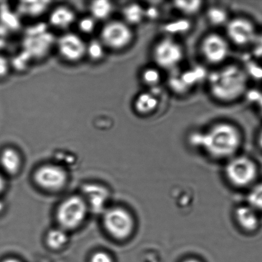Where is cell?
<instances>
[{
  "instance_id": "6da1fadb",
  "label": "cell",
  "mask_w": 262,
  "mask_h": 262,
  "mask_svg": "<svg viewBox=\"0 0 262 262\" xmlns=\"http://www.w3.org/2000/svg\"><path fill=\"white\" fill-rule=\"evenodd\" d=\"M192 145L204 149L216 158L233 155L241 145L240 131L233 124L220 122L213 125L206 132H195L190 136Z\"/></svg>"
},
{
  "instance_id": "7a4b0ae2",
  "label": "cell",
  "mask_w": 262,
  "mask_h": 262,
  "mask_svg": "<svg viewBox=\"0 0 262 262\" xmlns=\"http://www.w3.org/2000/svg\"><path fill=\"white\" fill-rule=\"evenodd\" d=\"M248 74L239 66L228 65L212 72L209 77V88L214 98L231 102L242 97L247 91Z\"/></svg>"
},
{
  "instance_id": "3957f363",
  "label": "cell",
  "mask_w": 262,
  "mask_h": 262,
  "mask_svg": "<svg viewBox=\"0 0 262 262\" xmlns=\"http://www.w3.org/2000/svg\"><path fill=\"white\" fill-rule=\"evenodd\" d=\"M90 212L85 200L81 195H72L58 205L56 212L58 227L68 231L81 227Z\"/></svg>"
},
{
  "instance_id": "277c9868",
  "label": "cell",
  "mask_w": 262,
  "mask_h": 262,
  "mask_svg": "<svg viewBox=\"0 0 262 262\" xmlns=\"http://www.w3.org/2000/svg\"><path fill=\"white\" fill-rule=\"evenodd\" d=\"M102 223L107 234L118 241L126 239L135 227L132 215L121 207L107 208L102 213Z\"/></svg>"
},
{
  "instance_id": "5b68a950",
  "label": "cell",
  "mask_w": 262,
  "mask_h": 262,
  "mask_svg": "<svg viewBox=\"0 0 262 262\" xmlns=\"http://www.w3.org/2000/svg\"><path fill=\"white\" fill-rule=\"evenodd\" d=\"M133 37L130 26L120 20H113L102 28L99 39L106 49L120 51L130 45Z\"/></svg>"
},
{
  "instance_id": "8992f818",
  "label": "cell",
  "mask_w": 262,
  "mask_h": 262,
  "mask_svg": "<svg viewBox=\"0 0 262 262\" xmlns=\"http://www.w3.org/2000/svg\"><path fill=\"white\" fill-rule=\"evenodd\" d=\"M68 179L66 168L58 163L43 164L33 174L35 184L40 188L50 192L62 189L68 183Z\"/></svg>"
},
{
  "instance_id": "52a82bcc",
  "label": "cell",
  "mask_w": 262,
  "mask_h": 262,
  "mask_svg": "<svg viewBox=\"0 0 262 262\" xmlns=\"http://www.w3.org/2000/svg\"><path fill=\"white\" fill-rule=\"evenodd\" d=\"M152 55L154 61L159 68L169 70L181 62L184 50L177 41L167 37L156 43Z\"/></svg>"
},
{
  "instance_id": "ba28073f",
  "label": "cell",
  "mask_w": 262,
  "mask_h": 262,
  "mask_svg": "<svg viewBox=\"0 0 262 262\" xmlns=\"http://www.w3.org/2000/svg\"><path fill=\"white\" fill-rule=\"evenodd\" d=\"M226 174L233 184L243 187L254 181L257 174V168L250 159L246 157H237L228 163Z\"/></svg>"
},
{
  "instance_id": "9c48e42d",
  "label": "cell",
  "mask_w": 262,
  "mask_h": 262,
  "mask_svg": "<svg viewBox=\"0 0 262 262\" xmlns=\"http://www.w3.org/2000/svg\"><path fill=\"white\" fill-rule=\"evenodd\" d=\"M227 33L232 42L241 47L253 45L258 34L255 25L245 17H237L228 21Z\"/></svg>"
},
{
  "instance_id": "30bf717a",
  "label": "cell",
  "mask_w": 262,
  "mask_h": 262,
  "mask_svg": "<svg viewBox=\"0 0 262 262\" xmlns=\"http://www.w3.org/2000/svg\"><path fill=\"white\" fill-rule=\"evenodd\" d=\"M59 55L68 62H78L86 55V43L74 33H66L56 42Z\"/></svg>"
},
{
  "instance_id": "8fae6325",
  "label": "cell",
  "mask_w": 262,
  "mask_h": 262,
  "mask_svg": "<svg viewBox=\"0 0 262 262\" xmlns=\"http://www.w3.org/2000/svg\"><path fill=\"white\" fill-rule=\"evenodd\" d=\"M82 197L85 200L90 212L102 214L107 208L111 194L106 186L96 182H89L82 186Z\"/></svg>"
},
{
  "instance_id": "7c38bea8",
  "label": "cell",
  "mask_w": 262,
  "mask_h": 262,
  "mask_svg": "<svg viewBox=\"0 0 262 262\" xmlns=\"http://www.w3.org/2000/svg\"><path fill=\"white\" fill-rule=\"evenodd\" d=\"M229 46L222 35L210 33L204 38L201 43V52L208 62L217 64L223 62L229 54Z\"/></svg>"
},
{
  "instance_id": "4fadbf2b",
  "label": "cell",
  "mask_w": 262,
  "mask_h": 262,
  "mask_svg": "<svg viewBox=\"0 0 262 262\" xmlns=\"http://www.w3.org/2000/svg\"><path fill=\"white\" fill-rule=\"evenodd\" d=\"M76 20V14L73 10L67 6H59L51 12L49 21L53 27L66 30Z\"/></svg>"
},
{
  "instance_id": "5bb4252c",
  "label": "cell",
  "mask_w": 262,
  "mask_h": 262,
  "mask_svg": "<svg viewBox=\"0 0 262 262\" xmlns=\"http://www.w3.org/2000/svg\"><path fill=\"white\" fill-rule=\"evenodd\" d=\"M22 164L21 156L15 148L7 147L0 154V166L5 173L10 176L19 173Z\"/></svg>"
},
{
  "instance_id": "9a60e30c",
  "label": "cell",
  "mask_w": 262,
  "mask_h": 262,
  "mask_svg": "<svg viewBox=\"0 0 262 262\" xmlns=\"http://www.w3.org/2000/svg\"><path fill=\"white\" fill-rule=\"evenodd\" d=\"M256 212L250 205L238 207L236 210V220L244 230L253 232L257 229L259 219Z\"/></svg>"
},
{
  "instance_id": "2e32d148",
  "label": "cell",
  "mask_w": 262,
  "mask_h": 262,
  "mask_svg": "<svg viewBox=\"0 0 262 262\" xmlns=\"http://www.w3.org/2000/svg\"><path fill=\"white\" fill-rule=\"evenodd\" d=\"M158 104V99L155 94L151 92H143L136 97L134 109L138 114L146 115L155 111Z\"/></svg>"
},
{
  "instance_id": "e0dca14e",
  "label": "cell",
  "mask_w": 262,
  "mask_h": 262,
  "mask_svg": "<svg viewBox=\"0 0 262 262\" xmlns=\"http://www.w3.org/2000/svg\"><path fill=\"white\" fill-rule=\"evenodd\" d=\"M46 243L52 251L61 250L66 247L69 243V236L68 231L57 227L49 230L46 235Z\"/></svg>"
},
{
  "instance_id": "ac0fdd59",
  "label": "cell",
  "mask_w": 262,
  "mask_h": 262,
  "mask_svg": "<svg viewBox=\"0 0 262 262\" xmlns=\"http://www.w3.org/2000/svg\"><path fill=\"white\" fill-rule=\"evenodd\" d=\"M124 21L129 26L140 24L145 17V9L138 4H130L122 10Z\"/></svg>"
},
{
  "instance_id": "d6986e66",
  "label": "cell",
  "mask_w": 262,
  "mask_h": 262,
  "mask_svg": "<svg viewBox=\"0 0 262 262\" xmlns=\"http://www.w3.org/2000/svg\"><path fill=\"white\" fill-rule=\"evenodd\" d=\"M89 9L91 16L97 21L108 19L114 11V6L110 2L99 0L91 2Z\"/></svg>"
},
{
  "instance_id": "ffe728a7",
  "label": "cell",
  "mask_w": 262,
  "mask_h": 262,
  "mask_svg": "<svg viewBox=\"0 0 262 262\" xmlns=\"http://www.w3.org/2000/svg\"><path fill=\"white\" fill-rule=\"evenodd\" d=\"M106 49L101 40L92 39L86 43V55L92 61H101L104 58Z\"/></svg>"
},
{
  "instance_id": "44dd1931",
  "label": "cell",
  "mask_w": 262,
  "mask_h": 262,
  "mask_svg": "<svg viewBox=\"0 0 262 262\" xmlns=\"http://www.w3.org/2000/svg\"><path fill=\"white\" fill-rule=\"evenodd\" d=\"M207 17L209 23L215 27H221L228 22L227 12L223 8L213 7L208 10Z\"/></svg>"
},
{
  "instance_id": "7402d4cb",
  "label": "cell",
  "mask_w": 262,
  "mask_h": 262,
  "mask_svg": "<svg viewBox=\"0 0 262 262\" xmlns=\"http://www.w3.org/2000/svg\"><path fill=\"white\" fill-rule=\"evenodd\" d=\"M173 6L180 12L186 15L197 14L202 7L200 1H176L173 2Z\"/></svg>"
},
{
  "instance_id": "603a6c76",
  "label": "cell",
  "mask_w": 262,
  "mask_h": 262,
  "mask_svg": "<svg viewBox=\"0 0 262 262\" xmlns=\"http://www.w3.org/2000/svg\"><path fill=\"white\" fill-rule=\"evenodd\" d=\"M141 79L146 85L155 88L160 83V72L155 68L145 69L141 73Z\"/></svg>"
},
{
  "instance_id": "cb8c5ba5",
  "label": "cell",
  "mask_w": 262,
  "mask_h": 262,
  "mask_svg": "<svg viewBox=\"0 0 262 262\" xmlns=\"http://www.w3.org/2000/svg\"><path fill=\"white\" fill-rule=\"evenodd\" d=\"M48 2H25L24 5H22L21 10L26 14L30 16H37V15L42 14L47 7Z\"/></svg>"
},
{
  "instance_id": "d4e9b609",
  "label": "cell",
  "mask_w": 262,
  "mask_h": 262,
  "mask_svg": "<svg viewBox=\"0 0 262 262\" xmlns=\"http://www.w3.org/2000/svg\"><path fill=\"white\" fill-rule=\"evenodd\" d=\"M248 202L256 211H262V183L251 189L248 195Z\"/></svg>"
},
{
  "instance_id": "484cf974",
  "label": "cell",
  "mask_w": 262,
  "mask_h": 262,
  "mask_svg": "<svg viewBox=\"0 0 262 262\" xmlns=\"http://www.w3.org/2000/svg\"><path fill=\"white\" fill-rule=\"evenodd\" d=\"M96 23L97 20L91 15L84 17L78 20V29L84 34H90L96 29Z\"/></svg>"
},
{
  "instance_id": "4316f807",
  "label": "cell",
  "mask_w": 262,
  "mask_h": 262,
  "mask_svg": "<svg viewBox=\"0 0 262 262\" xmlns=\"http://www.w3.org/2000/svg\"><path fill=\"white\" fill-rule=\"evenodd\" d=\"M190 24L186 20H177L166 25L165 30L169 33H181L189 30Z\"/></svg>"
},
{
  "instance_id": "83f0119b",
  "label": "cell",
  "mask_w": 262,
  "mask_h": 262,
  "mask_svg": "<svg viewBox=\"0 0 262 262\" xmlns=\"http://www.w3.org/2000/svg\"><path fill=\"white\" fill-rule=\"evenodd\" d=\"M11 61L4 54L0 53V80L7 78L11 70Z\"/></svg>"
},
{
  "instance_id": "f1b7e54d",
  "label": "cell",
  "mask_w": 262,
  "mask_h": 262,
  "mask_svg": "<svg viewBox=\"0 0 262 262\" xmlns=\"http://www.w3.org/2000/svg\"><path fill=\"white\" fill-rule=\"evenodd\" d=\"M89 262H115L111 254L105 251H97L90 257Z\"/></svg>"
},
{
  "instance_id": "f546056e",
  "label": "cell",
  "mask_w": 262,
  "mask_h": 262,
  "mask_svg": "<svg viewBox=\"0 0 262 262\" xmlns=\"http://www.w3.org/2000/svg\"><path fill=\"white\" fill-rule=\"evenodd\" d=\"M248 98L256 104L262 117V92L258 91H251L248 94Z\"/></svg>"
},
{
  "instance_id": "4dcf8cb0",
  "label": "cell",
  "mask_w": 262,
  "mask_h": 262,
  "mask_svg": "<svg viewBox=\"0 0 262 262\" xmlns=\"http://www.w3.org/2000/svg\"><path fill=\"white\" fill-rule=\"evenodd\" d=\"M253 46L254 55L262 60V32L258 33Z\"/></svg>"
},
{
  "instance_id": "1f68e13d",
  "label": "cell",
  "mask_w": 262,
  "mask_h": 262,
  "mask_svg": "<svg viewBox=\"0 0 262 262\" xmlns=\"http://www.w3.org/2000/svg\"><path fill=\"white\" fill-rule=\"evenodd\" d=\"M158 16V10L155 8H150V9H145V17L155 19Z\"/></svg>"
},
{
  "instance_id": "d6a6232c",
  "label": "cell",
  "mask_w": 262,
  "mask_h": 262,
  "mask_svg": "<svg viewBox=\"0 0 262 262\" xmlns=\"http://www.w3.org/2000/svg\"><path fill=\"white\" fill-rule=\"evenodd\" d=\"M5 187V181L4 177L0 174V193L4 191Z\"/></svg>"
},
{
  "instance_id": "836d02e7",
  "label": "cell",
  "mask_w": 262,
  "mask_h": 262,
  "mask_svg": "<svg viewBox=\"0 0 262 262\" xmlns=\"http://www.w3.org/2000/svg\"><path fill=\"white\" fill-rule=\"evenodd\" d=\"M257 141L258 145L260 146V147L262 149V129L258 133Z\"/></svg>"
},
{
  "instance_id": "e575fe53",
  "label": "cell",
  "mask_w": 262,
  "mask_h": 262,
  "mask_svg": "<svg viewBox=\"0 0 262 262\" xmlns=\"http://www.w3.org/2000/svg\"><path fill=\"white\" fill-rule=\"evenodd\" d=\"M4 36H3V32L1 30H0V50H1L2 48L4 46Z\"/></svg>"
},
{
  "instance_id": "d590c367",
  "label": "cell",
  "mask_w": 262,
  "mask_h": 262,
  "mask_svg": "<svg viewBox=\"0 0 262 262\" xmlns=\"http://www.w3.org/2000/svg\"><path fill=\"white\" fill-rule=\"evenodd\" d=\"M2 262H22L21 261L18 260L17 258H9L5 259V260Z\"/></svg>"
},
{
  "instance_id": "8d00e7d4",
  "label": "cell",
  "mask_w": 262,
  "mask_h": 262,
  "mask_svg": "<svg viewBox=\"0 0 262 262\" xmlns=\"http://www.w3.org/2000/svg\"><path fill=\"white\" fill-rule=\"evenodd\" d=\"M4 204H3V203L1 201H0V212H1L3 210H4Z\"/></svg>"
},
{
  "instance_id": "74e56055",
  "label": "cell",
  "mask_w": 262,
  "mask_h": 262,
  "mask_svg": "<svg viewBox=\"0 0 262 262\" xmlns=\"http://www.w3.org/2000/svg\"><path fill=\"white\" fill-rule=\"evenodd\" d=\"M183 262H200V261H198L196 260H194V259H189V260H187Z\"/></svg>"
}]
</instances>
